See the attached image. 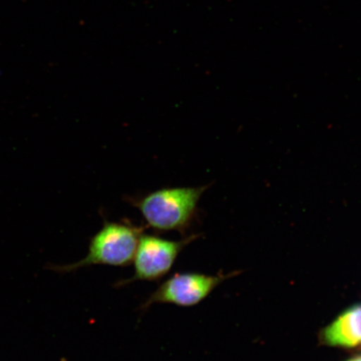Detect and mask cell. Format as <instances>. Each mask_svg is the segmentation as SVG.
I'll return each mask as SVG.
<instances>
[{
    "label": "cell",
    "instance_id": "cell-1",
    "mask_svg": "<svg viewBox=\"0 0 361 361\" xmlns=\"http://www.w3.org/2000/svg\"><path fill=\"white\" fill-rule=\"evenodd\" d=\"M207 186L164 188L133 202L148 227L157 232L186 233L195 216L198 202Z\"/></svg>",
    "mask_w": 361,
    "mask_h": 361
},
{
    "label": "cell",
    "instance_id": "cell-2",
    "mask_svg": "<svg viewBox=\"0 0 361 361\" xmlns=\"http://www.w3.org/2000/svg\"><path fill=\"white\" fill-rule=\"evenodd\" d=\"M143 228L129 223L106 222L90 239L87 256L60 271L70 272L94 265L126 267L133 263Z\"/></svg>",
    "mask_w": 361,
    "mask_h": 361
},
{
    "label": "cell",
    "instance_id": "cell-3",
    "mask_svg": "<svg viewBox=\"0 0 361 361\" xmlns=\"http://www.w3.org/2000/svg\"><path fill=\"white\" fill-rule=\"evenodd\" d=\"M196 238L192 235L176 241L142 234L133 261V276L117 283L116 286L123 287L135 281H160L173 269L180 252Z\"/></svg>",
    "mask_w": 361,
    "mask_h": 361
},
{
    "label": "cell",
    "instance_id": "cell-4",
    "mask_svg": "<svg viewBox=\"0 0 361 361\" xmlns=\"http://www.w3.org/2000/svg\"><path fill=\"white\" fill-rule=\"evenodd\" d=\"M224 279L200 273H176L162 282L142 307L147 310L156 304L180 307L195 306L204 300Z\"/></svg>",
    "mask_w": 361,
    "mask_h": 361
},
{
    "label": "cell",
    "instance_id": "cell-5",
    "mask_svg": "<svg viewBox=\"0 0 361 361\" xmlns=\"http://www.w3.org/2000/svg\"><path fill=\"white\" fill-rule=\"evenodd\" d=\"M324 341L331 346L351 348L361 344V305L347 310L324 329Z\"/></svg>",
    "mask_w": 361,
    "mask_h": 361
},
{
    "label": "cell",
    "instance_id": "cell-6",
    "mask_svg": "<svg viewBox=\"0 0 361 361\" xmlns=\"http://www.w3.org/2000/svg\"><path fill=\"white\" fill-rule=\"evenodd\" d=\"M348 361H361V356H359V357H355V358L351 359Z\"/></svg>",
    "mask_w": 361,
    "mask_h": 361
}]
</instances>
